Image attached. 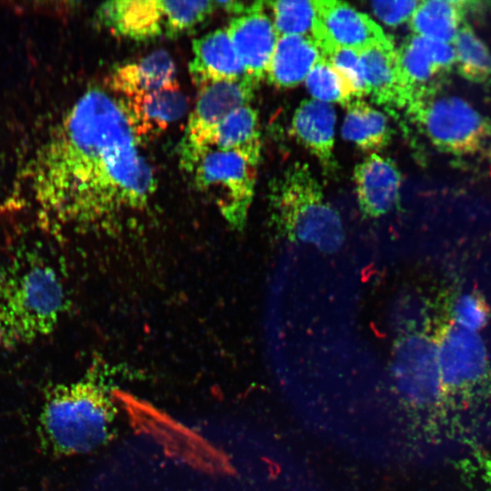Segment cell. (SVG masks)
I'll use <instances>...</instances> for the list:
<instances>
[{
    "instance_id": "31",
    "label": "cell",
    "mask_w": 491,
    "mask_h": 491,
    "mask_svg": "<svg viewBox=\"0 0 491 491\" xmlns=\"http://www.w3.org/2000/svg\"><path fill=\"white\" fill-rule=\"evenodd\" d=\"M480 476L483 483L491 491V456L480 459Z\"/></svg>"
},
{
    "instance_id": "22",
    "label": "cell",
    "mask_w": 491,
    "mask_h": 491,
    "mask_svg": "<svg viewBox=\"0 0 491 491\" xmlns=\"http://www.w3.org/2000/svg\"><path fill=\"white\" fill-rule=\"evenodd\" d=\"M345 106L346 112L342 127L345 139L373 154L389 144L392 129L386 115L360 98Z\"/></svg>"
},
{
    "instance_id": "27",
    "label": "cell",
    "mask_w": 491,
    "mask_h": 491,
    "mask_svg": "<svg viewBox=\"0 0 491 491\" xmlns=\"http://www.w3.org/2000/svg\"><path fill=\"white\" fill-rule=\"evenodd\" d=\"M449 312L451 322L472 332L485 327L490 316L486 299L477 292L456 296L451 302Z\"/></svg>"
},
{
    "instance_id": "3",
    "label": "cell",
    "mask_w": 491,
    "mask_h": 491,
    "mask_svg": "<svg viewBox=\"0 0 491 491\" xmlns=\"http://www.w3.org/2000/svg\"><path fill=\"white\" fill-rule=\"evenodd\" d=\"M115 417L108 386L102 378L88 374L46 391L38 418V436L52 455H80L111 438Z\"/></svg>"
},
{
    "instance_id": "23",
    "label": "cell",
    "mask_w": 491,
    "mask_h": 491,
    "mask_svg": "<svg viewBox=\"0 0 491 491\" xmlns=\"http://www.w3.org/2000/svg\"><path fill=\"white\" fill-rule=\"evenodd\" d=\"M468 4L465 1H420L409 20L413 35L451 44L463 25Z\"/></svg>"
},
{
    "instance_id": "19",
    "label": "cell",
    "mask_w": 491,
    "mask_h": 491,
    "mask_svg": "<svg viewBox=\"0 0 491 491\" xmlns=\"http://www.w3.org/2000/svg\"><path fill=\"white\" fill-rule=\"evenodd\" d=\"M175 65L165 50H156L139 61L116 67L110 76V86L128 98L165 87L175 79Z\"/></svg>"
},
{
    "instance_id": "29",
    "label": "cell",
    "mask_w": 491,
    "mask_h": 491,
    "mask_svg": "<svg viewBox=\"0 0 491 491\" xmlns=\"http://www.w3.org/2000/svg\"><path fill=\"white\" fill-rule=\"evenodd\" d=\"M396 308L399 335L427 332L428 319L423 304L406 296L400 299Z\"/></svg>"
},
{
    "instance_id": "5",
    "label": "cell",
    "mask_w": 491,
    "mask_h": 491,
    "mask_svg": "<svg viewBox=\"0 0 491 491\" xmlns=\"http://www.w3.org/2000/svg\"><path fill=\"white\" fill-rule=\"evenodd\" d=\"M443 400L455 407H476L491 392V366L484 341L448 320L436 331Z\"/></svg>"
},
{
    "instance_id": "8",
    "label": "cell",
    "mask_w": 491,
    "mask_h": 491,
    "mask_svg": "<svg viewBox=\"0 0 491 491\" xmlns=\"http://www.w3.org/2000/svg\"><path fill=\"white\" fill-rule=\"evenodd\" d=\"M258 83L245 75L237 80L216 82L199 88L179 145V162L183 170L190 174L199 158L211 149L215 129L231 112L250 105Z\"/></svg>"
},
{
    "instance_id": "26",
    "label": "cell",
    "mask_w": 491,
    "mask_h": 491,
    "mask_svg": "<svg viewBox=\"0 0 491 491\" xmlns=\"http://www.w3.org/2000/svg\"><path fill=\"white\" fill-rule=\"evenodd\" d=\"M272 22L278 36L302 35L314 39L316 28L315 0H283L267 2Z\"/></svg>"
},
{
    "instance_id": "10",
    "label": "cell",
    "mask_w": 491,
    "mask_h": 491,
    "mask_svg": "<svg viewBox=\"0 0 491 491\" xmlns=\"http://www.w3.org/2000/svg\"><path fill=\"white\" fill-rule=\"evenodd\" d=\"M316 28L314 40L320 52L330 47L362 50L389 38L367 15L336 0H315Z\"/></svg>"
},
{
    "instance_id": "18",
    "label": "cell",
    "mask_w": 491,
    "mask_h": 491,
    "mask_svg": "<svg viewBox=\"0 0 491 491\" xmlns=\"http://www.w3.org/2000/svg\"><path fill=\"white\" fill-rule=\"evenodd\" d=\"M189 75L198 87L237 80L246 75L225 28L212 31L193 41Z\"/></svg>"
},
{
    "instance_id": "25",
    "label": "cell",
    "mask_w": 491,
    "mask_h": 491,
    "mask_svg": "<svg viewBox=\"0 0 491 491\" xmlns=\"http://www.w3.org/2000/svg\"><path fill=\"white\" fill-rule=\"evenodd\" d=\"M452 43L455 64L465 78L475 82L491 79V53L469 25L463 24Z\"/></svg>"
},
{
    "instance_id": "1",
    "label": "cell",
    "mask_w": 491,
    "mask_h": 491,
    "mask_svg": "<svg viewBox=\"0 0 491 491\" xmlns=\"http://www.w3.org/2000/svg\"><path fill=\"white\" fill-rule=\"evenodd\" d=\"M139 142L117 97L85 92L37 154L31 190L42 219L87 232L144 210L157 184Z\"/></svg>"
},
{
    "instance_id": "6",
    "label": "cell",
    "mask_w": 491,
    "mask_h": 491,
    "mask_svg": "<svg viewBox=\"0 0 491 491\" xmlns=\"http://www.w3.org/2000/svg\"><path fill=\"white\" fill-rule=\"evenodd\" d=\"M406 109L429 141L444 152L475 153L491 136V124L486 117L460 97L436 95V87L416 93Z\"/></svg>"
},
{
    "instance_id": "21",
    "label": "cell",
    "mask_w": 491,
    "mask_h": 491,
    "mask_svg": "<svg viewBox=\"0 0 491 491\" xmlns=\"http://www.w3.org/2000/svg\"><path fill=\"white\" fill-rule=\"evenodd\" d=\"M211 148L235 152L257 166L262 148L257 111L246 105L231 112L215 129Z\"/></svg>"
},
{
    "instance_id": "30",
    "label": "cell",
    "mask_w": 491,
    "mask_h": 491,
    "mask_svg": "<svg viewBox=\"0 0 491 491\" xmlns=\"http://www.w3.org/2000/svg\"><path fill=\"white\" fill-rule=\"evenodd\" d=\"M420 1H374L371 8L380 21L389 26L409 22Z\"/></svg>"
},
{
    "instance_id": "2",
    "label": "cell",
    "mask_w": 491,
    "mask_h": 491,
    "mask_svg": "<svg viewBox=\"0 0 491 491\" xmlns=\"http://www.w3.org/2000/svg\"><path fill=\"white\" fill-rule=\"evenodd\" d=\"M69 306L55 265L25 250L0 269V347L27 345L53 333Z\"/></svg>"
},
{
    "instance_id": "15",
    "label": "cell",
    "mask_w": 491,
    "mask_h": 491,
    "mask_svg": "<svg viewBox=\"0 0 491 491\" xmlns=\"http://www.w3.org/2000/svg\"><path fill=\"white\" fill-rule=\"evenodd\" d=\"M359 54L366 95L387 108H406L410 95L392 41L375 44Z\"/></svg>"
},
{
    "instance_id": "14",
    "label": "cell",
    "mask_w": 491,
    "mask_h": 491,
    "mask_svg": "<svg viewBox=\"0 0 491 491\" xmlns=\"http://www.w3.org/2000/svg\"><path fill=\"white\" fill-rule=\"evenodd\" d=\"M117 99L139 141L158 135L187 109V99L176 81L148 93Z\"/></svg>"
},
{
    "instance_id": "16",
    "label": "cell",
    "mask_w": 491,
    "mask_h": 491,
    "mask_svg": "<svg viewBox=\"0 0 491 491\" xmlns=\"http://www.w3.org/2000/svg\"><path fill=\"white\" fill-rule=\"evenodd\" d=\"M336 120L331 104L312 98L300 103L291 122L293 136L318 161L326 175L337 169L334 154Z\"/></svg>"
},
{
    "instance_id": "12",
    "label": "cell",
    "mask_w": 491,
    "mask_h": 491,
    "mask_svg": "<svg viewBox=\"0 0 491 491\" xmlns=\"http://www.w3.org/2000/svg\"><path fill=\"white\" fill-rule=\"evenodd\" d=\"M97 17L113 34L135 41L175 36L168 1L105 2L97 9Z\"/></svg>"
},
{
    "instance_id": "24",
    "label": "cell",
    "mask_w": 491,
    "mask_h": 491,
    "mask_svg": "<svg viewBox=\"0 0 491 491\" xmlns=\"http://www.w3.org/2000/svg\"><path fill=\"white\" fill-rule=\"evenodd\" d=\"M306 86L313 99L346 105L360 98L349 79L325 57H321L305 79Z\"/></svg>"
},
{
    "instance_id": "11",
    "label": "cell",
    "mask_w": 491,
    "mask_h": 491,
    "mask_svg": "<svg viewBox=\"0 0 491 491\" xmlns=\"http://www.w3.org/2000/svg\"><path fill=\"white\" fill-rule=\"evenodd\" d=\"M246 75L260 82L266 76L278 35L261 1L249 4L225 27Z\"/></svg>"
},
{
    "instance_id": "20",
    "label": "cell",
    "mask_w": 491,
    "mask_h": 491,
    "mask_svg": "<svg viewBox=\"0 0 491 491\" xmlns=\"http://www.w3.org/2000/svg\"><path fill=\"white\" fill-rule=\"evenodd\" d=\"M322 57L314 39L302 35L278 36L266 76L277 87H293L305 81Z\"/></svg>"
},
{
    "instance_id": "7",
    "label": "cell",
    "mask_w": 491,
    "mask_h": 491,
    "mask_svg": "<svg viewBox=\"0 0 491 491\" xmlns=\"http://www.w3.org/2000/svg\"><path fill=\"white\" fill-rule=\"evenodd\" d=\"M190 175L195 187L212 199L233 229L246 226L255 195L256 166L235 152L211 148Z\"/></svg>"
},
{
    "instance_id": "9",
    "label": "cell",
    "mask_w": 491,
    "mask_h": 491,
    "mask_svg": "<svg viewBox=\"0 0 491 491\" xmlns=\"http://www.w3.org/2000/svg\"><path fill=\"white\" fill-rule=\"evenodd\" d=\"M391 376L397 393L408 404L437 406L443 391L434 336L427 332L399 335L393 346Z\"/></svg>"
},
{
    "instance_id": "17",
    "label": "cell",
    "mask_w": 491,
    "mask_h": 491,
    "mask_svg": "<svg viewBox=\"0 0 491 491\" xmlns=\"http://www.w3.org/2000/svg\"><path fill=\"white\" fill-rule=\"evenodd\" d=\"M396 51L409 99L421 90L434 87L429 82L456 63L452 44L416 35L407 38Z\"/></svg>"
},
{
    "instance_id": "13",
    "label": "cell",
    "mask_w": 491,
    "mask_h": 491,
    "mask_svg": "<svg viewBox=\"0 0 491 491\" xmlns=\"http://www.w3.org/2000/svg\"><path fill=\"white\" fill-rule=\"evenodd\" d=\"M353 177L358 205L364 216H382L398 205L401 175L391 159L370 154L356 165Z\"/></svg>"
},
{
    "instance_id": "4",
    "label": "cell",
    "mask_w": 491,
    "mask_h": 491,
    "mask_svg": "<svg viewBox=\"0 0 491 491\" xmlns=\"http://www.w3.org/2000/svg\"><path fill=\"white\" fill-rule=\"evenodd\" d=\"M269 200L273 224L283 238L327 254L343 246L341 216L306 163L295 162L276 176L270 183Z\"/></svg>"
},
{
    "instance_id": "28",
    "label": "cell",
    "mask_w": 491,
    "mask_h": 491,
    "mask_svg": "<svg viewBox=\"0 0 491 491\" xmlns=\"http://www.w3.org/2000/svg\"><path fill=\"white\" fill-rule=\"evenodd\" d=\"M321 55L349 79L360 97L366 95L358 50L330 47L321 51Z\"/></svg>"
}]
</instances>
